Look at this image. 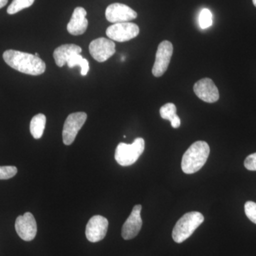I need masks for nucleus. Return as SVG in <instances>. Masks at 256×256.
<instances>
[{
	"mask_svg": "<svg viewBox=\"0 0 256 256\" xmlns=\"http://www.w3.org/2000/svg\"><path fill=\"white\" fill-rule=\"evenodd\" d=\"M46 118L42 114H37L32 118L30 122V132L34 139H40L43 136L46 127Z\"/></svg>",
	"mask_w": 256,
	"mask_h": 256,
	"instance_id": "obj_17",
	"label": "nucleus"
},
{
	"mask_svg": "<svg viewBox=\"0 0 256 256\" xmlns=\"http://www.w3.org/2000/svg\"><path fill=\"white\" fill-rule=\"evenodd\" d=\"M15 229L18 236L25 242H31L36 237L37 225L33 214L26 212L20 216L15 222Z\"/></svg>",
	"mask_w": 256,
	"mask_h": 256,
	"instance_id": "obj_10",
	"label": "nucleus"
},
{
	"mask_svg": "<svg viewBox=\"0 0 256 256\" xmlns=\"http://www.w3.org/2000/svg\"><path fill=\"white\" fill-rule=\"evenodd\" d=\"M244 166L248 170L256 171V152L250 154L246 158Z\"/></svg>",
	"mask_w": 256,
	"mask_h": 256,
	"instance_id": "obj_23",
	"label": "nucleus"
},
{
	"mask_svg": "<svg viewBox=\"0 0 256 256\" xmlns=\"http://www.w3.org/2000/svg\"><path fill=\"white\" fill-rule=\"evenodd\" d=\"M34 1L35 0H13L8 8V13L9 14H16L18 12L31 6Z\"/></svg>",
	"mask_w": 256,
	"mask_h": 256,
	"instance_id": "obj_19",
	"label": "nucleus"
},
{
	"mask_svg": "<svg viewBox=\"0 0 256 256\" xmlns=\"http://www.w3.org/2000/svg\"><path fill=\"white\" fill-rule=\"evenodd\" d=\"M86 11L84 8L78 6L74 10L70 22L67 25L69 34L74 36H78L85 33L88 25V21L86 18Z\"/></svg>",
	"mask_w": 256,
	"mask_h": 256,
	"instance_id": "obj_14",
	"label": "nucleus"
},
{
	"mask_svg": "<svg viewBox=\"0 0 256 256\" xmlns=\"http://www.w3.org/2000/svg\"><path fill=\"white\" fill-rule=\"evenodd\" d=\"M108 228V220L100 215L92 216L88 222L86 236L89 242H96L105 238Z\"/></svg>",
	"mask_w": 256,
	"mask_h": 256,
	"instance_id": "obj_11",
	"label": "nucleus"
},
{
	"mask_svg": "<svg viewBox=\"0 0 256 256\" xmlns=\"http://www.w3.org/2000/svg\"><path fill=\"white\" fill-rule=\"evenodd\" d=\"M140 33L137 24L131 22L116 23L106 30V35L112 41L124 42L136 38Z\"/></svg>",
	"mask_w": 256,
	"mask_h": 256,
	"instance_id": "obj_6",
	"label": "nucleus"
},
{
	"mask_svg": "<svg viewBox=\"0 0 256 256\" xmlns=\"http://www.w3.org/2000/svg\"><path fill=\"white\" fill-rule=\"evenodd\" d=\"M8 0H0V9L4 8L5 5L8 4Z\"/></svg>",
	"mask_w": 256,
	"mask_h": 256,
	"instance_id": "obj_24",
	"label": "nucleus"
},
{
	"mask_svg": "<svg viewBox=\"0 0 256 256\" xmlns=\"http://www.w3.org/2000/svg\"><path fill=\"white\" fill-rule=\"evenodd\" d=\"M5 63L11 68L32 76H40L46 70V64L40 56L16 50H6L3 54Z\"/></svg>",
	"mask_w": 256,
	"mask_h": 256,
	"instance_id": "obj_1",
	"label": "nucleus"
},
{
	"mask_svg": "<svg viewBox=\"0 0 256 256\" xmlns=\"http://www.w3.org/2000/svg\"><path fill=\"white\" fill-rule=\"evenodd\" d=\"M194 92L198 98L208 104H213L220 99L218 88L210 78L198 80L194 86Z\"/></svg>",
	"mask_w": 256,
	"mask_h": 256,
	"instance_id": "obj_12",
	"label": "nucleus"
},
{
	"mask_svg": "<svg viewBox=\"0 0 256 256\" xmlns=\"http://www.w3.org/2000/svg\"><path fill=\"white\" fill-rule=\"evenodd\" d=\"M82 48L78 45L64 44L56 48L54 52V58L55 63L58 67H63L67 64L69 58L72 56L80 54L82 53Z\"/></svg>",
	"mask_w": 256,
	"mask_h": 256,
	"instance_id": "obj_15",
	"label": "nucleus"
},
{
	"mask_svg": "<svg viewBox=\"0 0 256 256\" xmlns=\"http://www.w3.org/2000/svg\"><path fill=\"white\" fill-rule=\"evenodd\" d=\"M18 173V168L14 166H0V180H10Z\"/></svg>",
	"mask_w": 256,
	"mask_h": 256,
	"instance_id": "obj_21",
	"label": "nucleus"
},
{
	"mask_svg": "<svg viewBox=\"0 0 256 256\" xmlns=\"http://www.w3.org/2000/svg\"><path fill=\"white\" fill-rule=\"evenodd\" d=\"M252 4H254V6L256 8V0H252Z\"/></svg>",
	"mask_w": 256,
	"mask_h": 256,
	"instance_id": "obj_25",
	"label": "nucleus"
},
{
	"mask_svg": "<svg viewBox=\"0 0 256 256\" xmlns=\"http://www.w3.org/2000/svg\"><path fill=\"white\" fill-rule=\"evenodd\" d=\"M162 118L168 120L171 122L172 127L178 128L181 126V120L176 114V107L174 104L168 102L165 104L160 110Z\"/></svg>",
	"mask_w": 256,
	"mask_h": 256,
	"instance_id": "obj_16",
	"label": "nucleus"
},
{
	"mask_svg": "<svg viewBox=\"0 0 256 256\" xmlns=\"http://www.w3.org/2000/svg\"><path fill=\"white\" fill-rule=\"evenodd\" d=\"M106 18L111 23L128 22L138 18V14L128 5L114 3L108 6Z\"/></svg>",
	"mask_w": 256,
	"mask_h": 256,
	"instance_id": "obj_9",
	"label": "nucleus"
},
{
	"mask_svg": "<svg viewBox=\"0 0 256 256\" xmlns=\"http://www.w3.org/2000/svg\"><path fill=\"white\" fill-rule=\"evenodd\" d=\"M245 213L249 220L256 224V203L254 202H247L245 204Z\"/></svg>",
	"mask_w": 256,
	"mask_h": 256,
	"instance_id": "obj_22",
	"label": "nucleus"
},
{
	"mask_svg": "<svg viewBox=\"0 0 256 256\" xmlns=\"http://www.w3.org/2000/svg\"><path fill=\"white\" fill-rule=\"evenodd\" d=\"M204 220L202 214L192 212L185 214L175 224L172 230V238L178 244H181L190 238Z\"/></svg>",
	"mask_w": 256,
	"mask_h": 256,
	"instance_id": "obj_3",
	"label": "nucleus"
},
{
	"mask_svg": "<svg viewBox=\"0 0 256 256\" xmlns=\"http://www.w3.org/2000/svg\"><path fill=\"white\" fill-rule=\"evenodd\" d=\"M35 56H40V55H38V53H35Z\"/></svg>",
	"mask_w": 256,
	"mask_h": 256,
	"instance_id": "obj_26",
	"label": "nucleus"
},
{
	"mask_svg": "<svg viewBox=\"0 0 256 256\" xmlns=\"http://www.w3.org/2000/svg\"><path fill=\"white\" fill-rule=\"evenodd\" d=\"M144 150V139L142 138H136L130 144L120 143L114 152V159L121 166H130L138 161Z\"/></svg>",
	"mask_w": 256,
	"mask_h": 256,
	"instance_id": "obj_4",
	"label": "nucleus"
},
{
	"mask_svg": "<svg viewBox=\"0 0 256 256\" xmlns=\"http://www.w3.org/2000/svg\"><path fill=\"white\" fill-rule=\"evenodd\" d=\"M89 52L94 60L102 63L114 54L116 44L112 40H108L104 37L96 38L90 42Z\"/></svg>",
	"mask_w": 256,
	"mask_h": 256,
	"instance_id": "obj_8",
	"label": "nucleus"
},
{
	"mask_svg": "<svg viewBox=\"0 0 256 256\" xmlns=\"http://www.w3.org/2000/svg\"><path fill=\"white\" fill-rule=\"evenodd\" d=\"M210 148L204 141L194 142L185 152L182 160V170L185 174H191L200 171L206 162Z\"/></svg>",
	"mask_w": 256,
	"mask_h": 256,
	"instance_id": "obj_2",
	"label": "nucleus"
},
{
	"mask_svg": "<svg viewBox=\"0 0 256 256\" xmlns=\"http://www.w3.org/2000/svg\"><path fill=\"white\" fill-rule=\"evenodd\" d=\"M141 210L142 206L140 204L136 205L132 208V213L122 226V236L124 240L134 238L141 230L142 226Z\"/></svg>",
	"mask_w": 256,
	"mask_h": 256,
	"instance_id": "obj_13",
	"label": "nucleus"
},
{
	"mask_svg": "<svg viewBox=\"0 0 256 256\" xmlns=\"http://www.w3.org/2000/svg\"><path fill=\"white\" fill-rule=\"evenodd\" d=\"M66 64L70 68L79 66L82 68L80 74H82V76H86L88 73L89 69H90L88 60H86V58H82V56L80 54L72 56L69 58Z\"/></svg>",
	"mask_w": 256,
	"mask_h": 256,
	"instance_id": "obj_18",
	"label": "nucleus"
},
{
	"mask_svg": "<svg viewBox=\"0 0 256 256\" xmlns=\"http://www.w3.org/2000/svg\"><path fill=\"white\" fill-rule=\"evenodd\" d=\"M86 119L87 114L84 112H74L67 117L64 122L62 133L64 143L66 146H70L74 142Z\"/></svg>",
	"mask_w": 256,
	"mask_h": 256,
	"instance_id": "obj_5",
	"label": "nucleus"
},
{
	"mask_svg": "<svg viewBox=\"0 0 256 256\" xmlns=\"http://www.w3.org/2000/svg\"><path fill=\"white\" fill-rule=\"evenodd\" d=\"M173 54V45L169 41H163L158 46L156 62L152 68L154 76L160 77L168 70Z\"/></svg>",
	"mask_w": 256,
	"mask_h": 256,
	"instance_id": "obj_7",
	"label": "nucleus"
},
{
	"mask_svg": "<svg viewBox=\"0 0 256 256\" xmlns=\"http://www.w3.org/2000/svg\"><path fill=\"white\" fill-rule=\"evenodd\" d=\"M213 23L212 13L210 10L203 9L202 10L198 18V24L202 30L210 28Z\"/></svg>",
	"mask_w": 256,
	"mask_h": 256,
	"instance_id": "obj_20",
	"label": "nucleus"
}]
</instances>
